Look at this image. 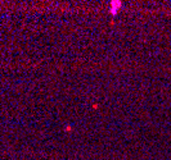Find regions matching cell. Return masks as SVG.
<instances>
[{
	"instance_id": "6da1fadb",
	"label": "cell",
	"mask_w": 171,
	"mask_h": 160,
	"mask_svg": "<svg viewBox=\"0 0 171 160\" xmlns=\"http://www.w3.org/2000/svg\"><path fill=\"white\" fill-rule=\"evenodd\" d=\"M121 7H122L121 5V1H112L111 3V13L115 15L117 13V10H119Z\"/></svg>"
}]
</instances>
